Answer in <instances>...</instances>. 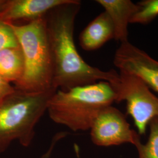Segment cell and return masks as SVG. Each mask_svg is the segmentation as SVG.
Wrapping results in <instances>:
<instances>
[{
    "label": "cell",
    "instance_id": "cell-1",
    "mask_svg": "<svg viewBox=\"0 0 158 158\" xmlns=\"http://www.w3.org/2000/svg\"><path fill=\"white\" fill-rule=\"evenodd\" d=\"M81 5L80 1L70 0L52 9L44 17L53 60V87L55 90L66 91L100 81H107L113 86L118 82V72L91 66L77 51L74 28Z\"/></svg>",
    "mask_w": 158,
    "mask_h": 158
},
{
    "label": "cell",
    "instance_id": "cell-2",
    "mask_svg": "<svg viewBox=\"0 0 158 158\" xmlns=\"http://www.w3.org/2000/svg\"><path fill=\"white\" fill-rule=\"evenodd\" d=\"M116 100L113 85L100 81L66 91L57 90L48 102L46 111L55 123L74 132L87 131L102 110Z\"/></svg>",
    "mask_w": 158,
    "mask_h": 158
},
{
    "label": "cell",
    "instance_id": "cell-3",
    "mask_svg": "<svg viewBox=\"0 0 158 158\" xmlns=\"http://www.w3.org/2000/svg\"><path fill=\"white\" fill-rule=\"evenodd\" d=\"M55 91L29 93L15 89L0 102V153L15 141L25 148L32 143L35 127Z\"/></svg>",
    "mask_w": 158,
    "mask_h": 158
},
{
    "label": "cell",
    "instance_id": "cell-4",
    "mask_svg": "<svg viewBox=\"0 0 158 158\" xmlns=\"http://www.w3.org/2000/svg\"><path fill=\"white\" fill-rule=\"evenodd\" d=\"M10 24L22 49L25 64L23 77L15 88L29 93L55 90L53 87V60L44 17L24 25Z\"/></svg>",
    "mask_w": 158,
    "mask_h": 158
},
{
    "label": "cell",
    "instance_id": "cell-5",
    "mask_svg": "<svg viewBox=\"0 0 158 158\" xmlns=\"http://www.w3.org/2000/svg\"><path fill=\"white\" fill-rule=\"evenodd\" d=\"M118 73V82L113 87L117 94L116 102H126L127 111L137 132L140 136L145 135L150 123L158 119V97L139 77Z\"/></svg>",
    "mask_w": 158,
    "mask_h": 158
},
{
    "label": "cell",
    "instance_id": "cell-6",
    "mask_svg": "<svg viewBox=\"0 0 158 158\" xmlns=\"http://www.w3.org/2000/svg\"><path fill=\"white\" fill-rule=\"evenodd\" d=\"M90 131L91 141L98 147L130 143L136 147L141 142L140 135L131 128L124 114L112 105L99 113Z\"/></svg>",
    "mask_w": 158,
    "mask_h": 158
},
{
    "label": "cell",
    "instance_id": "cell-7",
    "mask_svg": "<svg viewBox=\"0 0 158 158\" xmlns=\"http://www.w3.org/2000/svg\"><path fill=\"white\" fill-rule=\"evenodd\" d=\"M113 62L119 72L136 76L158 93V61L145 51L129 41L122 43L115 53Z\"/></svg>",
    "mask_w": 158,
    "mask_h": 158
},
{
    "label": "cell",
    "instance_id": "cell-8",
    "mask_svg": "<svg viewBox=\"0 0 158 158\" xmlns=\"http://www.w3.org/2000/svg\"><path fill=\"white\" fill-rule=\"evenodd\" d=\"M70 0H7L6 8L0 19L6 23H14L18 21L27 23L42 18L57 6Z\"/></svg>",
    "mask_w": 158,
    "mask_h": 158
},
{
    "label": "cell",
    "instance_id": "cell-9",
    "mask_svg": "<svg viewBox=\"0 0 158 158\" xmlns=\"http://www.w3.org/2000/svg\"><path fill=\"white\" fill-rule=\"evenodd\" d=\"M113 23L114 39L121 44L128 41V27L132 17L138 9L137 3L131 0H97Z\"/></svg>",
    "mask_w": 158,
    "mask_h": 158
},
{
    "label": "cell",
    "instance_id": "cell-10",
    "mask_svg": "<svg viewBox=\"0 0 158 158\" xmlns=\"http://www.w3.org/2000/svg\"><path fill=\"white\" fill-rule=\"evenodd\" d=\"M114 39L113 23L105 11L91 21L80 35V45L87 51L100 48L110 40Z\"/></svg>",
    "mask_w": 158,
    "mask_h": 158
},
{
    "label": "cell",
    "instance_id": "cell-11",
    "mask_svg": "<svg viewBox=\"0 0 158 158\" xmlns=\"http://www.w3.org/2000/svg\"><path fill=\"white\" fill-rule=\"evenodd\" d=\"M24 57L20 45L0 51V76L8 83L15 85L23 77Z\"/></svg>",
    "mask_w": 158,
    "mask_h": 158
},
{
    "label": "cell",
    "instance_id": "cell-12",
    "mask_svg": "<svg viewBox=\"0 0 158 158\" xmlns=\"http://www.w3.org/2000/svg\"><path fill=\"white\" fill-rule=\"evenodd\" d=\"M149 134L147 141L139 143L136 148L139 158H158V119H153L149 125Z\"/></svg>",
    "mask_w": 158,
    "mask_h": 158
},
{
    "label": "cell",
    "instance_id": "cell-13",
    "mask_svg": "<svg viewBox=\"0 0 158 158\" xmlns=\"http://www.w3.org/2000/svg\"><path fill=\"white\" fill-rule=\"evenodd\" d=\"M138 9L130 23L148 24L158 16V0H143L137 2Z\"/></svg>",
    "mask_w": 158,
    "mask_h": 158
},
{
    "label": "cell",
    "instance_id": "cell-14",
    "mask_svg": "<svg viewBox=\"0 0 158 158\" xmlns=\"http://www.w3.org/2000/svg\"><path fill=\"white\" fill-rule=\"evenodd\" d=\"M19 46L11 25L0 19V51Z\"/></svg>",
    "mask_w": 158,
    "mask_h": 158
},
{
    "label": "cell",
    "instance_id": "cell-15",
    "mask_svg": "<svg viewBox=\"0 0 158 158\" xmlns=\"http://www.w3.org/2000/svg\"><path fill=\"white\" fill-rule=\"evenodd\" d=\"M15 90V87H13L0 76V102Z\"/></svg>",
    "mask_w": 158,
    "mask_h": 158
},
{
    "label": "cell",
    "instance_id": "cell-16",
    "mask_svg": "<svg viewBox=\"0 0 158 158\" xmlns=\"http://www.w3.org/2000/svg\"><path fill=\"white\" fill-rule=\"evenodd\" d=\"M64 136V134H59L55 136V138H53L50 147L49 148V149L45 153H44L40 158H50L51 155L53 152V151L54 150L55 148L57 142L59 141Z\"/></svg>",
    "mask_w": 158,
    "mask_h": 158
},
{
    "label": "cell",
    "instance_id": "cell-17",
    "mask_svg": "<svg viewBox=\"0 0 158 158\" xmlns=\"http://www.w3.org/2000/svg\"><path fill=\"white\" fill-rule=\"evenodd\" d=\"M7 0H0V15L6 8Z\"/></svg>",
    "mask_w": 158,
    "mask_h": 158
}]
</instances>
